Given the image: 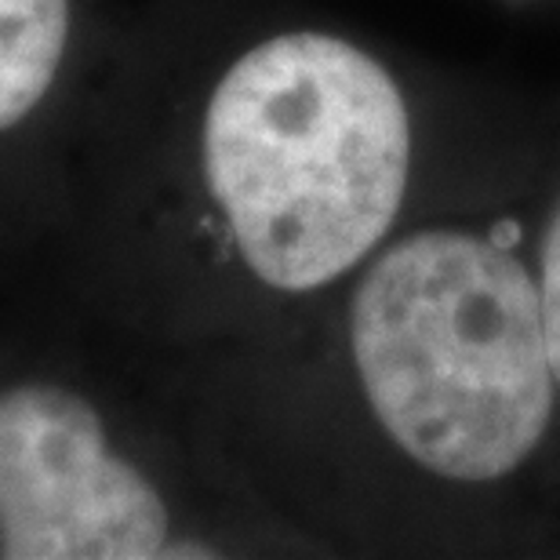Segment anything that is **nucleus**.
Returning a JSON list of instances; mask_svg holds the SVG:
<instances>
[{"instance_id": "1", "label": "nucleus", "mask_w": 560, "mask_h": 560, "mask_svg": "<svg viewBox=\"0 0 560 560\" xmlns=\"http://www.w3.org/2000/svg\"><path fill=\"white\" fill-rule=\"evenodd\" d=\"M408 109L372 55L280 33L222 73L205 109V183L244 266L277 291L331 284L394 222Z\"/></svg>"}, {"instance_id": "2", "label": "nucleus", "mask_w": 560, "mask_h": 560, "mask_svg": "<svg viewBox=\"0 0 560 560\" xmlns=\"http://www.w3.org/2000/svg\"><path fill=\"white\" fill-rule=\"evenodd\" d=\"M353 361L383 430L447 480H499L550 422L539 291L469 233H416L372 266L353 299Z\"/></svg>"}, {"instance_id": "3", "label": "nucleus", "mask_w": 560, "mask_h": 560, "mask_svg": "<svg viewBox=\"0 0 560 560\" xmlns=\"http://www.w3.org/2000/svg\"><path fill=\"white\" fill-rule=\"evenodd\" d=\"M172 510L92 400L51 378L0 386V557H172Z\"/></svg>"}, {"instance_id": "4", "label": "nucleus", "mask_w": 560, "mask_h": 560, "mask_svg": "<svg viewBox=\"0 0 560 560\" xmlns=\"http://www.w3.org/2000/svg\"><path fill=\"white\" fill-rule=\"evenodd\" d=\"M73 0H0V139L55 95L70 55Z\"/></svg>"}, {"instance_id": "5", "label": "nucleus", "mask_w": 560, "mask_h": 560, "mask_svg": "<svg viewBox=\"0 0 560 560\" xmlns=\"http://www.w3.org/2000/svg\"><path fill=\"white\" fill-rule=\"evenodd\" d=\"M539 306H542V331L546 350H550L553 378L560 383V211L553 215V226L542 244V284H539Z\"/></svg>"}]
</instances>
